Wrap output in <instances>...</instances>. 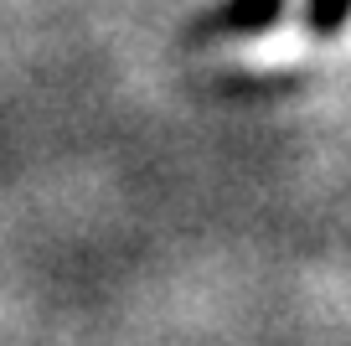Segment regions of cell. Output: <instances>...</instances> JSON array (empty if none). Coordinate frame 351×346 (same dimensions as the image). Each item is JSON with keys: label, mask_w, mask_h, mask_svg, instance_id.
Here are the masks:
<instances>
[{"label": "cell", "mask_w": 351, "mask_h": 346, "mask_svg": "<svg viewBox=\"0 0 351 346\" xmlns=\"http://www.w3.org/2000/svg\"><path fill=\"white\" fill-rule=\"evenodd\" d=\"M279 5H285V0H232L228 11L202 21V36H253L279 16Z\"/></svg>", "instance_id": "1"}, {"label": "cell", "mask_w": 351, "mask_h": 346, "mask_svg": "<svg viewBox=\"0 0 351 346\" xmlns=\"http://www.w3.org/2000/svg\"><path fill=\"white\" fill-rule=\"evenodd\" d=\"M351 16V0H310V32L315 36H336Z\"/></svg>", "instance_id": "2"}]
</instances>
